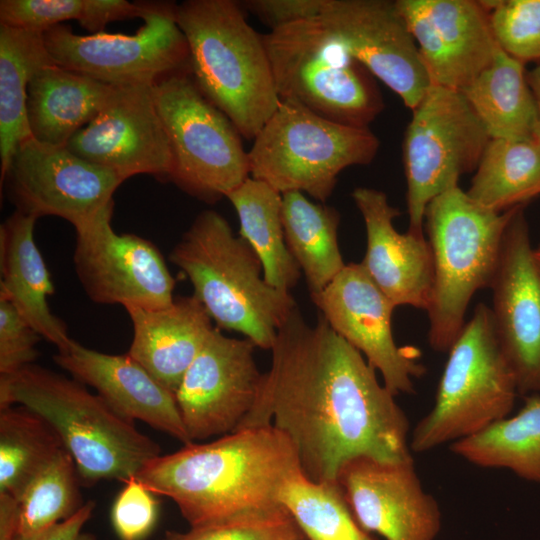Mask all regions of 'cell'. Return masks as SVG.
Returning a JSON list of instances; mask_svg holds the SVG:
<instances>
[{
    "mask_svg": "<svg viewBox=\"0 0 540 540\" xmlns=\"http://www.w3.org/2000/svg\"><path fill=\"white\" fill-rule=\"evenodd\" d=\"M271 352V367L236 430L272 425L294 445L302 473L317 483L337 482L341 467L357 457L413 459L409 421L395 395L321 314L309 325L295 307Z\"/></svg>",
    "mask_w": 540,
    "mask_h": 540,
    "instance_id": "1",
    "label": "cell"
},
{
    "mask_svg": "<svg viewBox=\"0 0 540 540\" xmlns=\"http://www.w3.org/2000/svg\"><path fill=\"white\" fill-rule=\"evenodd\" d=\"M299 470L294 445L269 425L160 454L135 477L156 496L171 499L190 527H198L281 506L280 491Z\"/></svg>",
    "mask_w": 540,
    "mask_h": 540,
    "instance_id": "2",
    "label": "cell"
},
{
    "mask_svg": "<svg viewBox=\"0 0 540 540\" xmlns=\"http://www.w3.org/2000/svg\"><path fill=\"white\" fill-rule=\"evenodd\" d=\"M12 405L31 410L55 430L88 486L124 482L161 453L154 440L83 383L39 365L0 375V408Z\"/></svg>",
    "mask_w": 540,
    "mask_h": 540,
    "instance_id": "3",
    "label": "cell"
},
{
    "mask_svg": "<svg viewBox=\"0 0 540 540\" xmlns=\"http://www.w3.org/2000/svg\"><path fill=\"white\" fill-rule=\"evenodd\" d=\"M176 21L197 87L253 141L280 103L262 35L233 0L184 1Z\"/></svg>",
    "mask_w": 540,
    "mask_h": 540,
    "instance_id": "4",
    "label": "cell"
},
{
    "mask_svg": "<svg viewBox=\"0 0 540 540\" xmlns=\"http://www.w3.org/2000/svg\"><path fill=\"white\" fill-rule=\"evenodd\" d=\"M169 257L218 328L242 333L257 347L271 350L296 303L289 292L265 281L258 256L221 214H198Z\"/></svg>",
    "mask_w": 540,
    "mask_h": 540,
    "instance_id": "5",
    "label": "cell"
},
{
    "mask_svg": "<svg viewBox=\"0 0 540 540\" xmlns=\"http://www.w3.org/2000/svg\"><path fill=\"white\" fill-rule=\"evenodd\" d=\"M515 208L491 211L459 185L428 204L425 224L434 273L428 341L435 351H449L466 323L473 295L490 287Z\"/></svg>",
    "mask_w": 540,
    "mask_h": 540,
    "instance_id": "6",
    "label": "cell"
},
{
    "mask_svg": "<svg viewBox=\"0 0 540 540\" xmlns=\"http://www.w3.org/2000/svg\"><path fill=\"white\" fill-rule=\"evenodd\" d=\"M262 38L280 100L358 128H369L383 111L374 76L320 16L271 30Z\"/></svg>",
    "mask_w": 540,
    "mask_h": 540,
    "instance_id": "7",
    "label": "cell"
},
{
    "mask_svg": "<svg viewBox=\"0 0 540 540\" xmlns=\"http://www.w3.org/2000/svg\"><path fill=\"white\" fill-rule=\"evenodd\" d=\"M518 394L491 308L479 303L448 351L434 406L414 428L410 449L426 452L482 431L509 416Z\"/></svg>",
    "mask_w": 540,
    "mask_h": 540,
    "instance_id": "8",
    "label": "cell"
},
{
    "mask_svg": "<svg viewBox=\"0 0 540 540\" xmlns=\"http://www.w3.org/2000/svg\"><path fill=\"white\" fill-rule=\"evenodd\" d=\"M380 142L370 128L346 126L287 100L248 151L250 177L281 194L298 191L325 203L347 167L368 165Z\"/></svg>",
    "mask_w": 540,
    "mask_h": 540,
    "instance_id": "9",
    "label": "cell"
},
{
    "mask_svg": "<svg viewBox=\"0 0 540 540\" xmlns=\"http://www.w3.org/2000/svg\"><path fill=\"white\" fill-rule=\"evenodd\" d=\"M153 91L172 152L169 181L214 203L250 177L241 134L202 94L191 71L161 79Z\"/></svg>",
    "mask_w": 540,
    "mask_h": 540,
    "instance_id": "10",
    "label": "cell"
},
{
    "mask_svg": "<svg viewBox=\"0 0 540 540\" xmlns=\"http://www.w3.org/2000/svg\"><path fill=\"white\" fill-rule=\"evenodd\" d=\"M490 140L461 91L430 85L403 140L409 232L424 235L428 204L475 172Z\"/></svg>",
    "mask_w": 540,
    "mask_h": 540,
    "instance_id": "11",
    "label": "cell"
},
{
    "mask_svg": "<svg viewBox=\"0 0 540 540\" xmlns=\"http://www.w3.org/2000/svg\"><path fill=\"white\" fill-rule=\"evenodd\" d=\"M143 25L133 35L75 34L59 24L42 33L53 61L111 86L151 85L190 71L187 41L176 21V4L145 2Z\"/></svg>",
    "mask_w": 540,
    "mask_h": 540,
    "instance_id": "12",
    "label": "cell"
},
{
    "mask_svg": "<svg viewBox=\"0 0 540 540\" xmlns=\"http://www.w3.org/2000/svg\"><path fill=\"white\" fill-rule=\"evenodd\" d=\"M114 202L75 228L74 266L87 296L98 304L125 309L170 306L175 280L152 242L118 234L111 225Z\"/></svg>",
    "mask_w": 540,
    "mask_h": 540,
    "instance_id": "13",
    "label": "cell"
},
{
    "mask_svg": "<svg viewBox=\"0 0 540 540\" xmlns=\"http://www.w3.org/2000/svg\"><path fill=\"white\" fill-rule=\"evenodd\" d=\"M124 181L66 146L41 143L33 137L17 147L1 177L17 211L37 219L57 216L74 227L112 203L114 192Z\"/></svg>",
    "mask_w": 540,
    "mask_h": 540,
    "instance_id": "14",
    "label": "cell"
},
{
    "mask_svg": "<svg viewBox=\"0 0 540 540\" xmlns=\"http://www.w3.org/2000/svg\"><path fill=\"white\" fill-rule=\"evenodd\" d=\"M313 302L330 327L381 373L392 394L414 392V379L426 371L420 352L396 344L392 331L396 307L361 263L346 264Z\"/></svg>",
    "mask_w": 540,
    "mask_h": 540,
    "instance_id": "15",
    "label": "cell"
},
{
    "mask_svg": "<svg viewBox=\"0 0 540 540\" xmlns=\"http://www.w3.org/2000/svg\"><path fill=\"white\" fill-rule=\"evenodd\" d=\"M525 205L506 226L492 289V318L521 395L540 394V270Z\"/></svg>",
    "mask_w": 540,
    "mask_h": 540,
    "instance_id": "16",
    "label": "cell"
},
{
    "mask_svg": "<svg viewBox=\"0 0 540 540\" xmlns=\"http://www.w3.org/2000/svg\"><path fill=\"white\" fill-rule=\"evenodd\" d=\"M255 347L212 330L175 393L192 441L232 433L250 412L262 377Z\"/></svg>",
    "mask_w": 540,
    "mask_h": 540,
    "instance_id": "17",
    "label": "cell"
},
{
    "mask_svg": "<svg viewBox=\"0 0 540 540\" xmlns=\"http://www.w3.org/2000/svg\"><path fill=\"white\" fill-rule=\"evenodd\" d=\"M66 147L124 180L137 174L169 180L172 171L171 147L151 85L114 87L99 114Z\"/></svg>",
    "mask_w": 540,
    "mask_h": 540,
    "instance_id": "18",
    "label": "cell"
},
{
    "mask_svg": "<svg viewBox=\"0 0 540 540\" xmlns=\"http://www.w3.org/2000/svg\"><path fill=\"white\" fill-rule=\"evenodd\" d=\"M322 21L348 53L411 111L431 82L395 1L324 0Z\"/></svg>",
    "mask_w": 540,
    "mask_h": 540,
    "instance_id": "19",
    "label": "cell"
},
{
    "mask_svg": "<svg viewBox=\"0 0 540 540\" xmlns=\"http://www.w3.org/2000/svg\"><path fill=\"white\" fill-rule=\"evenodd\" d=\"M431 84L463 90L500 47L481 1L396 0Z\"/></svg>",
    "mask_w": 540,
    "mask_h": 540,
    "instance_id": "20",
    "label": "cell"
},
{
    "mask_svg": "<svg viewBox=\"0 0 540 540\" xmlns=\"http://www.w3.org/2000/svg\"><path fill=\"white\" fill-rule=\"evenodd\" d=\"M358 524L386 540H434L442 517L420 482L414 461L384 462L357 457L336 478Z\"/></svg>",
    "mask_w": 540,
    "mask_h": 540,
    "instance_id": "21",
    "label": "cell"
},
{
    "mask_svg": "<svg viewBox=\"0 0 540 540\" xmlns=\"http://www.w3.org/2000/svg\"><path fill=\"white\" fill-rule=\"evenodd\" d=\"M353 201L361 213L367 237L361 265L378 288L397 306L427 311L433 290V258L424 235L399 233L393 220L400 211L387 195L369 187H356Z\"/></svg>",
    "mask_w": 540,
    "mask_h": 540,
    "instance_id": "22",
    "label": "cell"
},
{
    "mask_svg": "<svg viewBox=\"0 0 540 540\" xmlns=\"http://www.w3.org/2000/svg\"><path fill=\"white\" fill-rule=\"evenodd\" d=\"M54 361L97 394L128 421L140 420L184 445L193 443L184 426L175 394L128 354L112 355L72 340Z\"/></svg>",
    "mask_w": 540,
    "mask_h": 540,
    "instance_id": "23",
    "label": "cell"
},
{
    "mask_svg": "<svg viewBox=\"0 0 540 540\" xmlns=\"http://www.w3.org/2000/svg\"><path fill=\"white\" fill-rule=\"evenodd\" d=\"M133 338L128 355L176 393L212 330V318L194 296L178 297L165 308H126Z\"/></svg>",
    "mask_w": 540,
    "mask_h": 540,
    "instance_id": "24",
    "label": "cell"
},
{
    "mask_svg": "<svg viewBox=\"0 0 540 540\" xmlns=\"http://www.w3.org/2000/svg\"><path fill=\"white\" fill-rule=\"evenodd\" d=\"M36 220L16 210L0 227V295L16 307L41 337L61 351L73 339L47 303L54 286L34 241Z\"/></svg>",
    "mask_w": 540,
    "mask_h": 540,
    "instance_id": "25",
    "label": "cell"
},
{
    "mask_svg": "<svg viewBox=\"0 0 540 540\" xmlns=\"http://www.w3.org/2000/svg\"><path fill=\"white\" fill-rule=\"evenodd\" d=\"M114 87L56 63L43 66L27 89L31 136L41 143L66 146L99 114Z\"/></svg>",
    "mask_w": 540,
    "mask_h": 540,
    "instance_id": "26",
    "label": "cell"
},
{
    "mask_svg": "<svg viewBox=\"0 0 540 540\" xmlns=\"http://www.w3.org/2000/svg\"><path fill=\"white\" fill-rule=\"evenodd\" d=\"M461 92L491 139H535L537 105L525 64L501 48Z\"/></svg>",
    "mask_w": 540,
    "mask_h": 540,
    "instance_id": "27",
    "label": "cell"
},
{
    "mask_svg": "<svg viewBox=\"0 0 540 540\" xmlns=\"http://www.w3.org/2000/svg\"><path fill=\"white\" fill-rule=\"evenodd\" d=\"M282 222L287 247L305 275L313 301L346 265L337 239L340 214L291 191L282 194Z\"/></svg>",
    "mask_w": 540,
    "mask_h": 540,
    "instance_id": "28",
    "label": "cell"
},
{
    "mask_svg": "<svg viewBox=\"0 0 540 540\" xmlns=\"http://www.w3.org/2000/svg\"><path fill=\"white\" fill-rule=\"evenodd\" d=\"M226 198L240 222V236L258 256L265 281L289 292L300 278V267L284 236L282 194L267 183L249 177Z\"/></svg>",
    "mask_w": 540,
    "mask_h": 540,
    "instance_id": "29",
    "label": "cell"
},
{
    "mask_svg": "<svg viewBox=\"0 0 540 540\" xmlns=\"http://www.w3.org/2000/svg\"><path fill=\"white\" fill-rule=\"evenodd\" d=\"M55 63L42 33L0 25V159L4 176L17 147L32 137L26 114L28 84Z\"/></svg>",
    "mask_w": 540,
    "mask_h": 540,
    "instance_id": "30",
    "label": "cell"
},
{
    "mask_svg": "<svg viewBox=\"0 0 540 540\" xmlns=\"http://www.w3.org/2000/svg\"><path fill=\"white\" fill-rule=\"evenodd\" d=\"M451 450L473 465L504 468L540 484V394L525 396L515 415L451 443Z\"/></svg>",
    "mask_w": 540,
    "mask_h": 540,
    "instance_id": "31",
    "label": "cell"
},
{
    "mask_svg": "<svg viewBox=\"0 0 540 540\" xmlns=\"http://www.w3.org/2000/svg\"><path fill=\"white\" fill-rule=\"evenodd\" d=\"M466 192L494 212L526 205L540 196V143L491 139Z\"/></svg>",
    "mask_w": 540,
    "mask_h": 540,
    "instance_id": "32",
    "label": "cell"
},
{
    "mask_svg": "<svg viewBox=\"0 0 540 540\" xmlns=\"http://www.w3.org/2000/svg\"><path fill=\"white\" fill-rule=\"evenodd\" d=\"M62 448L55 430L36 413L20 405L0 408V492L18 499Z\"/></svg>",
    "mask_w": 540,
    "mask_h": 540,
    "instance_id": "33",
    "label": "cell"
},
{
    "mask_svg": "<svg viewBox=\"0 0 540 540\" xmlns=\"http://www.w3.org/2000/svg\"><path fill=\"white\" fill-rule=\"evenodd\" d=\"M278 500L310 540H375L356 521L338 482H313L299 470Z\"/></svg>",
    "mask_w": 540,
    "mask_h": 540,
    "instance_id": "34",
    "label": "cell"
},
{
    "mask_svg": "<svg viewBox=\"0 0 540 540\" xmlns=\"http://www.w3.org/2000/svg\"><path fill=\"white\" fill-rule=\"evenodd\" d=\"M75 462L63 447L35 475L17 499L18 536L43 531L73 516L83 502Z\"/></svg>",
    "mask_w": 540,
    "mask_h": 540,
    "instance_id": "35",
    "label": "cell"
},
{
    "mask_svg": "<svg viewBox=\"0 0 540 540\" xmlns=\"http://www.w3.org/2000/svg\"><path fill=\"white\" fill-rule=\"evenodd\" d=\"M305 537L281 505L190 527L187 532L167 531L159 540H305Z\"/></svg>",
    "mask_w": 540,
    "mask_h": 540,
    "instance_id": "36",
    "label": "cell"
},
{
    "mask_svg": "<svg viewBox=\"0 0 540 540\" xmlns=\"http://www.w3.org/2000/svg\"><path fill=\"white\" fill-rule=\"evenodd\" d=\"M498 46L526 64L540 62V0L481 1Z\"/></svg>",
    "mask_w": 540,
    "mask_h": 540,
    "instance_id": "37",
    "label": "cell"
},
{
    "mask_svg": "<svg viewBox=\"0 0 540 540\" xmlns=\"http://www.w3.org/2000/svg\"><path fill=\"white\" fill-rule=\"evenodd\" d=\"M111 508V523L120 540H143L158 520L156 495L135 476L123 482Z\"/></svg>",
    "mask_w": 540,
    "mask_h": 540,
    "instance_id": "38",
    "label": "cell"
},
{
    "mask_svg": "<svg viewBox=\"0 0 540 540\" xmlns=\"http://www.w3.org/2000/svg\"><path fill=\"white\" fill-rule=\"evenodd\" d=\"M83 0H1L0 25L43 33L67 20H79Z\"/></svg>",
    "mask_w": 540,
    "mask_h": 540,
    "instance_id": "39",
    "label": "cell"
},
{
    "mask_svg": "<svg viewBox=\"0 0 540 540\" xmlns=\"http://www.w3.org/2000/svg\"><path fill=\"white\" fill-rule=\"evenodd\" d=\"M40 338L16 307L0 295V375H10L33 364Z\"/></svg>",
    "mask_w": 540,
    "mask_h": 540,
    "instance_id": "40",
    "label": "cell"
},
{
    "mask_svg": "<svg viewBox=\"0 0 540 540\" xmlns=\"http://www.w3.org/2000/svg\"><path fill=\"white\" fill-rule=\"evenodd\" d=\"M323 4L324 0H247L240 5L274 30L319 17Z\"/></svg>",
    "mask_w": 540,
    "mask_h": 540,
    "instance_id": "41",
    "label": "cell"
},
{
    "mask_svg": "<svg viewBox=\"0 0 540 540\" xmlns=\"http://www.w3.org/2000/svg\"><path fill=\"white\" fill-rule=\"evenodd\" d=\"M145 2L126 0H83V10L78 22L92 34L104 32L114 21L142 18Z\"/></svg>",
    "mask_w": 540,
    "mask_h": 540,
    "instance_id": "42",
    "label": "cell"
},
{
    "mask_svg": "<svg viewBox=\"0 0 540 540\" xmlns=\"http://www.w3.org/2000/svg\"><path fill=\"white\" fill-rule=\"evenodd\" d=\"M95 508L94 501H87L73 516L43 531L29 536H18L15 540H96V536L84 531Z\"/></svg>",
    "mask_w": 540,
    "mask_h": 540,
    "instance_id": "43",
    "label": "cell"
},
{
    "mask_svg": "<svg viewBox=\"0 0 540 540\" xmlns=\"http://www.w3.org/2000/svg\"><path fill=\"white\" fill-rule=\"evenodd\" d=\"M19 528V502L12 495L0 492V540H15Z\"/></svg>",
    "mask_w": 540,
    "mask_h": 540,
    "instance_id": "44",
    "label": "cell"
},
{
    "mask_svg": "<svg viewBox=\"0 0 540 540\" xmlns=\"http://www.w3.org/2000/svg\"><path fill=\"white\" fill-rule=\"evenodd\" d=\"M527 79L537 105L538 117L534 138L540 143V63L527 73Z\"/></svg>",
    "mask_w": 540,
    "mask_h": 540,
    "instance_id": "45",
    "label": "cell"
},
{
    "mask_svg": "<svg viewBox=\"0 0 540 540\" xmlns=\"http://www.w3.org/2000/svg\"><path fill=\"white\" fill-rule=\"evenodd\" d=\"M534 257L535 261L537 263V266L540 270V246H538L536 249H534Z\"/></svg>",
    "mask_w": 540,
    "mask_h": 540,
    "instance_id": "46",
    "label": "cell"
}]
</instances>
